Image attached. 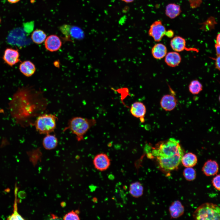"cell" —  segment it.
Returning <instances> with one entry per match:
<instances>
[{
  "mask_svg": "<svg viewBox=\"0 0 220 220\" xmlns=\"http://www.w3.org/2000/svg\"><path fill=\"white\" fill-rule=\"evenodd\" d=\"M218 163L215 160H209L204 163L202 171L205 175L209 176L216 174L218 172Z\"/></svg>",
  "mask_w": 220,
  "mask_h": 220,
  "instance_id": "13",
  "label": "cell"
},
{
  "mask_svg": "<svg viewBox=\"0 0 220 220\" xmlns=\"http://www.w3.org/2000/svg\"><path fill=\"white\" fill-rule=\"evenodd\" d=\"M197 162L196 156L190 152L184 154L181 161L183 165L186 167H192L196 164Z\"/></svg>",
  "mask_w": 220,
  "mask_h": 220,
  "instance_id": "21",
  "label": "cell"
},
{
  "mask_svg": "<svg viewBox=\"0 0 220 220\" xmlns=\"http://www.w3.org/2000/svg\"><path fill=\"white\" fill-rule=\"evenodd\" d=\"M57 118L52 114H44L39 115L35 121V125L37 130L40 134H51L55 130Z\"/></svg>",
  "mask_w": 220,
  "mask_h": 220,
  "instance_id": "4",
  "label": "cell"
},
{
  "mask_svg": "<svg viewBox=\"0 0 220 220\" xmlns=\"http://www.w3.org/2000/svg\"><path fill=\"white\" fill-rule=\"evenodd\" d=\"M181 12V7L175 3H170L166 7L165 14L170 19H174L180 15Z\"/></svg>",
  "mask_w": 220,
  "mask_h": 220,
  "instance_id": "20",
  "label": "cell"
},
{
  "mask_svg": "<svg viewBox=\"0 0 220 220\" xmlns=\"http://www.w3.org/2000/svg\"><path fill=\"white\" fill-rule=\"evenodd\" d=\"M8 220H24V219L18 214L17 211H14L11 216L8 217Z\"/></svg>",
  "mask_w": 220,
  "mask_h": 220,
  "instance_id": "29",
  "label": "cell"
},
{
  "mask_svg": "<svg viewBox=\"0 0 220 220\" xmlns=\"http://www.w3.org/2000/svg\"><path fill=\"white\" fill-rule=\"evenodd\" d=\"M20 54L17 49L7 48L5 50L3 57L4 62L12 66L20 62Z\"/></svg>",
  "mask_w": 220,
  "mask_h": 220,
  "instance_id": "9",
  "label": "cell"
},
{
  "mask_svg": "<svg viewBox=\"0 0 220 220\" xmlns=\"http://www.w3.org/2000/svg\"><path fill=\"white\" fill-rule=\"evenodd\" d=\"M31 39L32 41L37 44H41L43 43L46 38L45 32L40 29H37L34 31L31 35Z\"/></svg>",
  "mask_w": 220,
  "mask_h": 220,
  "instance_id": "23",
  "label": "cell"
},
{
  "mask_svg": "<svg viewBox=\"0 0 220 220\" xmlns=\"http://www.w3.org/2000/svg\"><path fill=\"white\" fill-rule=\"evenodd\" d=\"M95 168L100 171L106 170L110 165V160L106 154L100 153L96 155L93 160Z\"/></svg>",
  "mask_w": 220,
  "mask_h": 220,
  "instance_id": "8",
  "label": "cell"
},
{
  "mask_svg": "<svg viewBox=\"0 0 220 220\" xmlns=\"http://www.w3.org/2000/svg\"><path fill=\"white\" fill-rule=\"evenodd\" d=\"M174 35V32L171 30L166 31L165 35H166L169 38H171Z\"/></svg>",
  "mask_w": 220,
  "mask_h": 220,
  "instance_id": "32",
  "label": "cell"
},
{
  "mask_svg": "<svg viewBox=\"0 0 220 220\" xmlns=\"http://www.w3.org/2000/svg\"><path fill=\"white\" fill-rule=\"evenodd\" d=\"M220 177L219 174L217 175L213 178L212 181L213 186L218 191L220 190Z\"/></svg>",
  "mask_w": 220,
  "mask_h": 220,
  "instance_id": "28",
  "label": "cell"
},
{
  "mask_svg": "<svg viewBox=\"0 0 220 220\" xmlns=\"http://www.w3.org/2000/svg\"><path fill=\"white\" fill-rule=\"evenodd\" d=\"M27 33L23 28H17L12 30L8 34L7 41L9 44L22 47L30 43V40L27 37Z\"/></svg>",
  "mask_w": 220,
  "mask_h": 220,
  "instance_id": "5",
  "label": "cell"
},
{
  "mask_svg": "<svg viewBox=\"0 0 220 220\" xmlns=\"http://www.w3.org/2000/svg\"><path fill=\"white\" fill-rule=\"evenodd\" d=\"M23 30L27 34H29L33 31L34 27V22L33 21L27 22L23 24Z\"/></svg>",
  "mask_w": 220,
  "mask_h": 220,
  "instance_id": "27",
  "label": "cell"
},
{
  "mask_svg": "<svg viewBox=\"0 0 220 220\" xmlns=\"http://www.w3.org/2000/svg\"><path fill=\"white\" fill-rule=\"evenodd\" d=\"M165 62L168 66L174 67L178 65L181 61V57L177 52H170L165 57Z\"/></svg>",
  "mask_w": 220,
  "mask_h": 220,
  "instance_id": "15",
  "label": "cell"
},
{
  "mask_svg": "<svg viewBox=\"0 0 220 220\" xmlns=\"http://www.w3.org/2000/svg\"><path fill=\"white\" fill-rule=\"evenodd\" d=\"M171 217L176 218L179 217L184 213V207L182 203L178 200L173 202L169 208Z\"/></svg>",
  "mask_w": 220,
  "mask_h": 220,
  "instance_id": "14",
  "label": "cell"
},
{
  "mask_svg": "<svg viewBox=\"0 0 220 220\" xmlns=\"http://www.w3.org/2000/svg\"><path fill=\"white\" fill-rule=\"evenodd\" d=\"M130 111L133 116L139 118L141 122H144L146 108L142 103L140 102H134L132 105Z\"/></svg>",
  "mask_w": 220,
  "mask_h": 220,
  "instance_id": "11",
  "label": "cell"
},
{
  "mask_svg": "<svg viewBox=\"0 0 220 220\" xmlns=\"http://www.w3.org/2000/svg\"><path fill=\"white\" fill-rule=\"evenodd\" d=\"M127 3H130L133 2L134 0H120Z\"/></svg>",
  "mask_w": 220,
  "mask_h": 220,
  "instance_id": "35",
  "label": "cell"
},
{
  "mask_svg": "<svg viewBox=\"0 0 220 220\" xmlns=\"http://www.w3.org/2000/svg\"><path fill=\"white\" fill-rule=\"evenodd\" d=\"M9 3L11 4H15L19 2L20 0H7Z\"/></svg>",
  "mask_w": 220,
  "mask_h": 220,
  "instance_id": "34",
  "label": "cell"
},
{
  "mask_svg": "<svg viewBox=\"0 0 220 220\" xmlns=\"http://www.w3.org/2000/svg\"><path fill=\"white\" fill-rule=\"evenodd\" d=\"M216 44L220 45V34L219 33L217 35L216 39Z\"/></svg>",
  "mask_w": 220,
  "mask_h": 220,
  "instance_id": "33",
  "label": "cell"
},
{
  "mask_svg": "<svg viewBox=\"0 0 220 220\" xmlns=\"http://www.w3.org/2000/svg\"><path fill=\"white\" fill-rule=\"evenodd\" d=\"M183 174L185 178L188 181L193 180L196 176L195 170L191 167H186L183 170Z\"/></svg>",
  "mask_w": 220,
  "mask_h": 220,
  "instance_id": "25",
  "label": "cell"
},
{
  "mask_svg": "<svg viewBox=\"0 0 220 220\" xmlns=\"http://www.w3.org/2000/svg\"><path fill=\"white\" fill-rule=\"evenodd\" d=\"M193 216L196 220H219L220 207L212 203H204L196 208Z\"/></svg>",
  "mask_w": 220,
  "mask_h": 220,
  "instance_id": "3",
  "label": "cell"
},
{
  "mask_svg": "<svg viewBox=\"0 0 220 220\" xmlns=\"http://www.w3.org/2000/svg\"><path fill=\"white\" fill-rule=\"evenodd\" d=\"M1 18H0V23H1Z\"/></svg>",
  "mask_w": 220,
  "mask_h": 220,
  "instance_id": "36",
  "label": "cell"
},
{
  "mask_svg": "<svg viewBox=\"0 0 220 220\" xmlns=\"http://www.w3.org/2000/svg\"><path fill=\"white\" fill-rule=\"evenodd\" d=\"M186 41L183 38L177 36L174 37L170 41V45L172 49L177 52H182L188 50L186 47Z\"/></svg>",
  "mask_w": 220,
  "mask_h": 220,
  "instance_id": "16",
  "label": "cell"
},
{
  "mask_svg": "<svg viewBox=\"0 0 220 220\" xmlns=\"http://www.w3.org/2000/svg\"><path fill=\"white\" fill-rule=\"evenodd\" d=\"M160 104L161 107L166 111L173 110L177 104V100L174 96L171 94H166L162 98Z\"/></svg>",
  "mask_w": 220,
  "mask_h": 220,
  "instance_id": "12",
  "label": "cell"
},
{
  "mask_svg": "<svg viewBox=\"0 0 220 220\" xmlns=\"http://www.w3.org/2000/svg\"><path fill=\"white\" fill-rule=\"evenodd\" d=\"M166 31L164 26L160 20L155 21L150 26L148 34L155 42H160L165 35Z\"/></svg>",
  "mask_w": 220,
  "mask_h": 220,
  "instance_id": "7",
  "label": "cell"
},
{
  "mask_svg": "<svg viewBox=\"0 0 220 220\" xmlns=\"http://www.w3.org/2000/svg\"><path fill=\"white\" fill-rule=\"evenodd\" d=\"M61 32L68 38L71 37L77 40L82 39L84 37L83 31L79 27L68 24H64L60 28Z\"/></svg>",
  "mask_w": 220,
  "mask_h": 220,
  "instance_id": "6",
  "label": "cell"
},
{
  "mask_svg": "<svg viewBox=\"0 0 220 220\" xmlns=\"http://www.w3.org/2000/svg\"><path fill=\"white\" fill-rule=\"evenodd\" d=\"M45 41L46 48L50 52L57 51L60 48L62 45L61 40L56 35H52L49 36Z\"/></svg>",
  "mask_w": 220,
  "mask_h": 220,
  "instance_id": "10",
  "label": "cell"
},
{
  "mask_svg": "<svg viewBox=\"0 0 220 220\" xmlns=\"http://www.w3.org/2000/svg\"><path fill=\"white\" fill-rule=\"evenodd\" d=\"M203 88L202 84L196 79L191 81L189 86V91L193 94H199L202 90Z\"/></svg>",
  "mask_w": 220,
  "mask_h": 220,
  "instance_id": "24",
  "label": "cell"
},
{
  "mask_svg": "<svg viewBox=\"0 0 220 220\" xmlns=\"http://www.w3.org/2000/svg\"><path fill=\"white\" fill-rule=\"evenodd\" d=\"M63 219L64 220H80L79 211L72 210L69 212L64 215L63 217Z\"/></svg>",
  "mask_w": 220,
  "mask_h": 220,
  "instance_id": "26",
  "label": "cell"
},
{
  "mask_svg": "<svg viewBox=\"0 0 220 220\" xmlns=\"http://www.w3.org/2000/svg\"><path fill=\"white\" fill-rule=\"evenodd\" d=\"M184 154L179 141L174 138L160 142L152 151L160 167L166 171L177 168Z\"/></svg>",
  "mask_w": 220,
  "mask_h": 220,
  "instance_id": "1",
  "label": "cell"
},
{
  "mask_svg": "<svg viewBox=\"0 0 220 220\" xmlns=\"http://www.w3.org/2000/svg\"><path fill=\"white\" fill-rule=\"evenodd\" d=\"M42 140V145L46 150H51L57 146L58 141L57 137L51 134H46Z\"/></svg>",
  "mask_w": 220,
  "mask_h": 220,
  "instance_id": "18",
  "label": "cell"
},
{
  "mask_svg": "<svg viewBox=\"0 0 220 220\" xmlns=\"http://www.w3.org/2000/svg\"><path fill=\"white\" fill-rule=\"evenodd\" d=\"M95 119L81 117H75L70 119L64 131H70L76 137L78 141L83 140L84 136L88 130L96 123Z\"/></svg>",
  "mask_w": 220,
  "mask_h": 220,
  "instance_id": "2",
  "label": "cell"
},
{
  "mask_svg": "<svg viewBox=\"0 0 220 220\" xmlns=\"http://www.w3.org/2000/svg\"><path fill=\"white\" fill-rule=\"evenodd\" d=\"M144 188L142 184L137 182L131 184L129 187V192L131 195L135 198H138L143 194Z\"/></svg>",
  "mask_w": 220,
  "mask_h": 220,
  "instance_id": "22",
  "label": "cell"
},
{
  "mask_svg": "<svg viewBox=\"0 0 220 220\" xmlns=\"http://www.w3.org/2000/svg\"><path fill=\"white\" fill-rule=\"evenodd\" d=\"M19 69L22 74L28 77L32 76L36 71L35 65L29 61L22 62L19 65Z\"/></svg>",
  "mask_w": 220,
  "mask_h": 220,
  "instance_id": "17",
  "label": "cell"
},
{
  "mask_svg": "<svg viewBox=\"0 0 220 220\" xmlns=\"http://www.w3.org/2000/svg\"><path fill=\"white\" fill-rule=\"evenodd\" d=\"M215 48L217 56H220V45L215 44Z\"/></svg>",
  "mask_w": 220,
  "mask_h": 220,
  "instance_id": "31",
  "label": "cell"
},
{
  "mask_svg": "<svg viewBox=\"0 0 220 220\" xmlns=\"http://www.w3.org/2000/svg\"><path fill=\"white\" fill-rule=\"evenodd\" d=\"M167 51L166 46L161 43L156 44L151 50L152 56L156 59H161L164 57L167 53Z\"/></svg>",
  "mask_w": 220,
  "mask_h": 220,
  "instance_id": "19",
  "label": "cell"
},
{
  "mask_svg": "<svg viewBox=\"0 0 220 220\" xmlns=\"http://www.w3.org/2000/svg\"><path fill=\"white\" fill-rule=\"evenodd\" d=\"M215 65L216 68L220 71V56H217L215 59Z\"/></svg>",
  "mask_w": 220,
  "mask_h": 220,
  "instance_id": "30",
  "label": "cell"
}]
</instances>
